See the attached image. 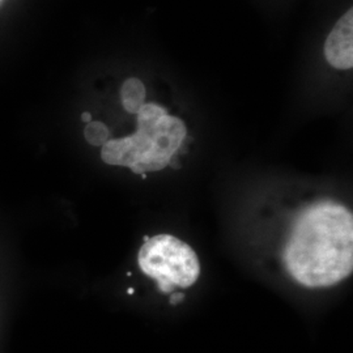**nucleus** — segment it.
Returning a JSON list of instances; mask_svg holds the SVG:
<instances>
[{
	"label": "nucleus",
	"mask_w": 353,
	"mask_h": 353,
	"mask_svg": "<svg viewBox=\"0 0 353 353\" xmlns=\"http://www.w3.org/2000/svg\"><path fill=\"white\" fill-rule=\"evenodd\" d=\"M327 63L341 71L353 67V10L350 8L336 21L325 42Z\"/></svg>",
	"instance_id": "nucleus-4"
},
{
	"label": "nucleus",
	"mask_w": 353,
	"mask_h": 353,
	"mask_svg": "<svg viewBox=\"0 0 353 353\" xmlns=\"http://www.w3.org/2000/svg\"><path fill=\"white\" fill-rule=\"evenodd\" d=\"M1 1H3V0H0V4H1Z\"/></svg>",
	"instance_id": "nucleus-9"
},
{
	"label": "nucleus",
	"mask_w": 353,
	"mask_h": 353,
	"mask_svg": "<svg viewBox=\"0 0 353 353\" xmlns=\"http://www.w3.org/2000/svg\"><path fill=\"white\" fill-rule=\"evenodd\" d=\"M138 262L141 271L154 279L159 288L170 293L176 287L189 288L201 275L195 252L170 234L154 236L141 246Z\"/></svg>",
	"instance_id": "nucleus-3"
},
{
	"label": "nucleus",
	"mask_w": 353,
	"mask_h": 353,
	"mask_svg": "<svg viewBox=\"0 0 353 353\" xmlns=\"http://www.w3.org/2000/svg\"><path fill=\"white\" fill-rule=\"evenodd\" d=\"M81 119L84 121V122H90L92 121V117H90V114L89 113H84L83 114V117H81Z\"/></svg>",
	"instance_id": "nucleus-8"
},
{
	"label": "nucleus",
	"mask_w": 353,
	"mask_h": 353,
	"mask_svg": "<svg viewBox=\"0 0 353 353\" xmlns=\"http://www.w3.org/2000/svg\"><path fill=\"white\" fill-rule=\"evenodd\" d=\"M290 276L307 288H326L353 268V217L335 202L307 207L294 221L284 249Z\"/></svg>",
	"instance_id": "nucleus-1"
},
{
	"label": "nucleus",
	"mask_w": 353,
	"mask_h": 353,
	"mask_svg": "<svg viewBox=\"0 0 353 353\" xmlns=\"http://www.w3.org/2000/svg\"><path fill=\"white\" fill-rule=\"evenodd\" d=\"M109 138V130L102 122H89L85 127V139L92 145H103Z\"/></svg>",
	"instance_id": "nucleus-6"
},
{
	"label": "nucleus",
	"mask_w": 353,
	"mask_h": 353,
	"mask_svg": "<svg viewBox=\"0 0 353 353\" xmlns=\"http://www.w3.org/2000/svg\"><path fill=\"white\" fill-rule=\"evenodd\" d=\"M147 90L141 80L137 77L127 79L121 88L122 105L128 113L138 114L140 108L144 105Z\"/></svg>",
	"instance_id": "nucleus-5"
},
{
	"label": "nucleus",
	"mask_w": 353,
	"mask_h": 353,
	"mask_svg": "<svg viewBox=\"0 0 353 353\" xmlns=\"http://www.w3.org/2000/svg\"><path fill=\"white\" fill-rule=\"evenodd\" d=\"M183 297H185L183 294H173V296L170 297V303H173V305H176L179 301L183 300Z\"/></svg>",
	"instance_id": "nucleus-7"
},
{
	"label": "nucleus",
	"mask_w": 353,
	"mask_h": 353,
	"mask_svg": "<svg viewBox=\"0 0 353 353\" xmlns=\"http://www.w3.org/2000/svg\"><path fill=\"white\" fill-rule=\"evenodd\" d=\"M186 135L188 128L182 119L169 115L156 103H144L138 112L137 132L108 140L102 145V160L126 166L135 174L159 172L170 164Z\"/></svg>",
	"instance_id": "nucleus-2"
}]
</instances>
